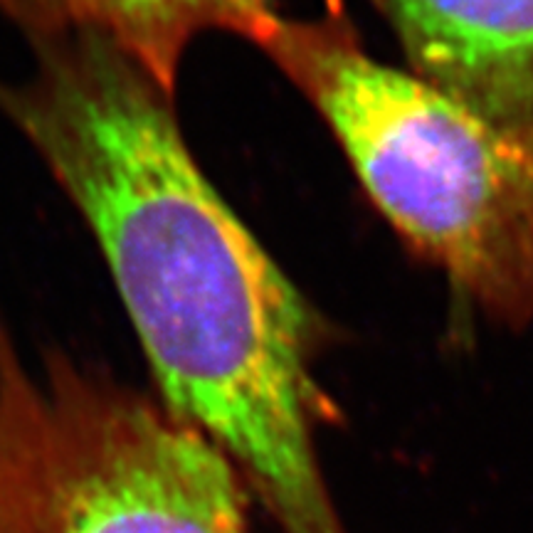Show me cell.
<instances>
[{
    "instance_id": "7a4b0ae2",
    "label": "cell",
    "mask_w": 533,
    "mask_h": 533,
    "mask_svg": "<svg viewBox=\"0 0 533 533\" xmlns=\"http://www.w3.org/2000/svg\"><path fill=\"white\" fill-rule=\"evenodd\" d=\"M262 50L314 102L383 218L494 316H533V136L415 72L373 60L343 25L279 18Z\"/></svg>"
},
{
    "instance_id": "6da1fadb",
    "label": "cell",
    "mask_w": 533,
    "mask_h": 533,
    "mask_svg": "<svg viewBox=\"0 0 533 533\" xmlns=\"http://www.w3.org/2000/svg\"><path fill=\"white\" fill-rule=\"evenodd\" d=\"M0 109L97 235L163 405L208 437L282 533H346L319 467L326 400L304 299L215 193L163 92L87 30H25Z\"/></svg>"
},
{
    "instance_id": "277c9868",
    "label": "cell",
    "mask_w": 533,
    "mask_h": 533,
    "mask_svg": "<svg viewBox=\"0 0 533 533\" xmlns=\"http://www.w3.org/2000/svg\"><path fill=\"white\" fill-rule=\"evenodd\" d=\"M415 75L533 136V0H371Z\"/></svg>"
},
{
    "instance_id": "3957f363",
    "label": "cell",
    "mask_w": 533,
    "mask_h": 533,
    "mask_svg": "<svg viewBox=\"0 0 533 533\" xmlns=\"http://www.w3.org/2000/svg\"><path fill=\"white\" fill-rule=\"evenodd\" d=\"M247 492L166 405L0 329V533H252Z\"/></svg>"
},
{
    "instance_id": "5b68a950",
    "label": "cell",
    "mask_w": 533,
    "mask_h": 533,
    "mask_svg": "<svg viewBox=\"0 0 533 533\" xmlns=\"http://www.w3.org/2000/svg\"><path fill=\"white\" fill-rule=\"evenodd\" d=\"M20 30H87L109 40L173 97L178 67L198 35L223 30L262 45L279 10L274 0H0Z\"/></svg>"
},
{
    "instance_id": "8992f818",
    "label": "cell",
    "mask_w": 533,
    "mask_h": 533,
    "mask_svg": "<svg viewBox=\"0 0 533 533\" xmlns=\"http://www.w3.org/2000/svg\"><path fill=\"white\" fill-rule=\"evenodd\" d=\"M329 5H339V0H329Z\"/></svg>"
}]
</instances>
